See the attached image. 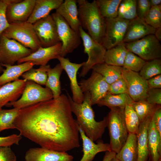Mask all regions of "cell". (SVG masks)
Instances as JSON below:
<instances>
[{
    "label": "cell",
    "mask_w": 161,
    "mask_h": 161,
    "mask_svg": "<svg viewBox=\"0 0 161 161\" xmlns=\"http://www.w3.org/2000/svg\"><path fill=\"white\" fill-rule=\"evenodd\" d=\"M72 112L67 96L61 94L21 109L13 123L20 135L41 147L66 152L80 146Z\"/></svg>",
    "instance_id": "obj_1"
},
{
    "label": "cell",
    "mask_w": 161,
    "mask_h": 161,
    "mask_svg": "<svg viewBox=\"0 0 161 161\" xmlns=\"http://www.w3.org/2000/svg\"><path fill=\"white\" fill-rule=\"evenodd\" d=\"M66 91L72 112L76 116L77 122L85 135L95 142L101 138L107 126V117L103 120L96 121L91 104L90 96L88 92L83 93L84 100L80 104L75 102Z\"/></svg>",
    "instance_id": "obj_2"
},
{
    "label": "cell",
    "mask_w": 161,
    "mask_h": 161,
    "mask_svg": "<svg viewBox=\"0 0 161 161\" xmlns=\"http://www.w3.org/2000/svg\"><path fill=\"white\" fill-rule=\"evenodd\" d=\"M78 18L81 26L96 41L101 44L106 28V21L100 14L95 0L89 2L77 0Z\"/></svg>",
    "instance_id": "obj_3"
},
{
    "label": "cell",
    "mask_w": 161,
    "mask_h": 161,
    "mask_svg": "<svg viewBox=\"0 0 161 161\" xmlns=\"http://www.w3.org/2000/svg\"><path fill=\"white\" fill-rule=\"evenodd\" d=\"M124 108L114 107L106 116L111 151L117 153L125 143L129 134L125 123Z\"/></svg>",
    "instance_id": "obj_4"
},
{
    "label": "cell",
    "mask_w": 161,
    "mask_h": 161,
    "mask_svg": "<svg viewBox=\"0 0 161 161\" xmlns=\"http://www.w3.org/2000/svg\"><path fill=\"white\" fill-rule=\"evenodd\" d=\"M3 32L7 38L17 41L33 52L42 46L37 38L33 24L27 21L10 24Z\"/></svg>",
    "instance_id": "obj_5"
},
{
    "label": "cell",
    "mask_w": 161,
    "mask_h": 161,
    "mask_svg": "<svg viewBox=\"0 0 161 161\" xmlns=\"http://www.w3.org/2000/svg\"><path fill=\"white\" fill-rule=\"evenodd\" d=\"M53 94L48 88L30 80H27L21 97L16 101L7 103L8 107L21 109L35 103L53 98Z\"/></svg>",
    "instance_id": "obj_6"
},
{
    "label": "cell",
    "mask_w": 161,
    "mask_h": 161,
    "mask_svg": "<svg viewBox=\"0 0 161 161\" xmlns=\"http://www.w3.org/2000/svg\"><path fill=\"white\" fill-rule=\"evenodd\" d=\"M79 32L83 42L84 52L87 54L88 56L79 75L80 77H84L93 66L104 63L106 49L101 44L93 39L81 26L79 27Z\"/></svg>",
    "instance_id": "obj_7"
},
{
    "label": "cell",
    "mask_w": 161,
    "mask_h": 161,
    "mask_svg": "<svg viewBox=\"0 0 161 161\" xmlns=\"http://www.w3.org/2000/svg\"><path fill=\"white\" fill-rule=\"evenodd\" d=\"M51 15L55 22L58 35L62 44L60 56L64 57L79 46L81 38L79 32L72 29L58 14L55 12Z\"/></svg>",
    "instance_id": "obj_8"
},
{
    "label": "cell",
    "mask_w": 161,
    "mask_h": 161,
    "mask_svg": "<svg viewBox=\"0 0 161 161\" xmlns=\"http://www.w3.org/2000/svg\"><path fill=\"white\" fill-rule=\"evenodd\" d=\"M125 44L128 51L146 61L161 58V45L154 34Z\"/></svg>",
    "instance_id": "obj_9"
},
{
    "label": "cell",
    "mask_w": 161,
    "mask_h": 161,
    "mask_svg": "<svg viewBox=\"0 0 161 161\" xmlns=\"http://www.w3.org/2000/svg\"><path fill=\"white\" fill-rule=\"evenodd\" d=\"M31 49L15 40L3 35L0 36V62L1 64L13 65L16 62L30 54Z\"/></svg>",
    "instance_id": "obj_10"
},
{
    "label": "cell",
    "mask_w": 161,
    "mask_h": 161,
    "mask_svg": "<svg viewBox=\"0 0 161 161\" xmlns=\"http://www.w3.org/2000/svg\"><path fill=\"white\" fill-rule=\"evenodd\" d=\"M105 19L106 28L101 44L107 50L123 42L130 21L118 17Z\"/></svg>",
    "instance_id": "obj_11"
},
{
    "label": "cell",
    "mask_w": 161,
    "mask_h": 161,
    "mask_svg": "<svg viewBox=\"0 0 161 161\" xmlns=\"http://www.w3.org/2000/svg\"><path fill=\"white\" fill-rule=\"evenodd\" d=\"M32 24L42 47H51L61 42L55 22L51 15L40 19Z\"/></svg>",
    "instance_id": "obj_12"
},
{
    "label": "cell",
    "mask_w": 161,
    "mask_h": 161,
    "mask_svg": "<svg viewBox=\"0 0 161 161\" xmlns=\"http://www.w3.org/2000/svg\"><path fill=\"white\" fill-rule=\"evenodd\" d=\"M122 77L125 81L128 94L134 102L145 99L149 89L147 80L139 74L122 67Z\"/></svg>",
    "instance_id": "obj_13"
},
{
    "label": "cell",
    "mask_w": 161,
    "mask_h": 161,
    "mask_svg": "<svg viewBox=\"0 0 161 161\" xmlns=\"http://www.w3.org/2000/svg\"><path fill=\"white\" fill-rule=\"evenodd\" d=\"M78 84L83 93H89L92 106L96 104L107 93L109 86L100 75L93 70L90 77L81 80Z\"/></svg>",
    "instance_id": "obj_14"
},
{
    "label": "cell",
    "mask_w": 161,
    "mask_h": 161,
    "mask_svg": "<svg viewBox=\"0 0 161 161\" xmlns=\"http://www.w3.org/2000/svg\"><path fill=\"white\" fill-rule=\"evenodd\" d=\"M35 0H13L7 6L6 17L9 24L27 21L33 9Z\"/></svg>",
    "instance_id": "obj_15"
},
{
    "label": "cell",
    "mask_w": 161,
    "mask_h": 161,
    "mask_svg": "<svg viewBox=\"0 0 161 161\" xmlns=\"http://www.w3.org/2000/svg\"><path fill=\"white\" fill-rule=\"evenodd\" d=\"M57 59L69 79L73 100L78 104L82 103L84 100V95L77 82V74L79 69L84 64L85 62L80 64L73 63L71 62L68 58L60 55Z\"/></svg>",
    "instance_id": "obj_16"
},
{
    "label": "cell",
    "mask_w": 161,
    "mask_h": 161,
    "mask_svg": "<svg viewBox=\"0 0 161 161\" xmlns=\"http://www.w3.org/2000/svg\"><path fill=\"white\" fill-rule=\"evenodd\" d=\"M25 161H73V157L66 152L42 147L29 149L26 152Z\"/></svg>",
    "instance_id": "obj_17"
},
{
    "label": "cell",
    "mask_w": 161,
    "mask_h": 161,
    "mask_svg": "<svg viewBox=\"0 0 161 161\" xmlns=\"http://www.w3.org/2000/svg\"><path fill=\"white\" fill-rule=\"evenodd\" d=\"M61 47L62 44L61 42L51 47H41L28 56L19 60L17 63L19 64L32 61L35 63V65H47L50 60L58 58L61 54Z\"/></svg>",
    "instance_id": "obj_18"
},
{
    "label": "cell",
    "mask_w": 161,
    "mask_h": 161,
    "mask_svg": "<svg viewBox=\"0 0 161 161\" xmlns=\"http://www.w3.org/2000/svg\"><path fill=\"white\" fill-rule=\"evenodd\" d=\"M156 29L147 24L138 17L130 21L123 42L127 43L154 34Z\"/></svg>",
    "instance_id": "obj_19"
},
{
    "label": "cell",
    "mask_w": 161,
    "mask_h": 161,
    "mask_svg": "<svg viewBox=\"0 0 161 161\" xmlns=\"http://www.w3.org/2000/svg\"><path fill=\"white\" fill-rule=\"evenodd\" d=\"M27 80L18 79L0 87V107L17 100L23 93Z\"/></svg>",
    "instance_id": "obj_20"
},
{
    "label": "cell",
    "mask_w": 161,
    "mask_h": 161,
    "mask_svg": "<svg viewBox=\"0 0 161 161\" xmlns=\"http://www.w3.org/2000/svg\"><path fill=\"white\" fill-rule=\"evenodd\" d=\"M78 127L82 141L83 153L80 161H92L97 153L111 151L109 144L105 143L102 141H99L95 143L86 136L78 124Z\"/></svg>",
    "instance_id": "obj_21"
},
{
    "label": "cell",
    "mask_w": 161,
    "mask_h": 161,
    "mask_svg": "<svg viewBox=\"0 0 161 161\" xmlns=\"http://www.w3.org/2000/svg\"><path fill=\"white\" fill-rule=\"evenodd\" d=\"M76 0H65L56 9L60 15L75 31L79 32L81 26L78 18V8Z\"/></svg>",
    "instance_id": "obj_22"
},
{
    "label": "cell",
    "mask_w": 161,
    "mask_h": 161,
    "mask_svg": "<svg viewBox=\"0 0 161 161\" xmlns=\"http://www.w3.org/2000/svg\"><path fill=\"white\" fill-rule=\"evenodd\" d=\"M1 65L6 69H3V73L0 76V86L18 79L24 73L32 68L35 64L28 61L15 65Z\"/></svg>",
    "instance_id": "obj_23"
},
{
    "label": "cell",
    "mask_w": 161,
    "mask_h": 161,
    "mask_svg": "<svg viewBox=\"0 0 161 161\" xmlns=\"http://www.w3.org/2000/svg\"><path fill=\"white\" fill-rule=\"evenodd\" d=\"M63 1V0H35L32 13L27 21L34 24L49 15L52 10H56Z\"/></svg>",
    "instance_id": "obj_24"
},
{
    "label": "cell",
    "mask_w": 161,
    "mask_h": 161,
    "mask_svg": "<svg viewBox=\"0 0 161 161\" xmlns=\"http://www.w3.org/2000/svg\"><path fill=\"white\" fill-rule=\"evenodd\" d=\"M152 117L147 118L140 124L137 134V161H147L149 156L148 142V129Z\"/></svg>",
    "instance_id": "obj_25"
},
{
    "label": "cell",
    "mask_w": 161,
    "mask_h": 161,
    "mask_svg": "<svg viewBox=\"0 0 161 161\" xmlns=\"http://www.w3.org/2000/svg\"><path fill=\"white\" fill-rule=\"evenodd\" d=\"M148 142L151 161H161V137L156 128L153 115L148 127Z\"/></svg>",
    "instance_id": "obj_26"
},
{
    "label": "cell",
    "mask_w": 161,
    "mask_h": 161,
    "mask_svg": "<svg viewBox=\"0 0 161 161\" xmlns=\"http://www.w3.org/2000/svg\"><path fill=\"white\" fill-rule=\"evenodd\" d=\"M137 134L129 133L126 141L115 157L120 161H137Z\"/></svg>",
    "instance_id": "obj_27"
},
{
    "label": "cell",
    "mask_w": 161,
    "mask_h": 161,
    "mask_svg": "<svg viewBox=\"0 0 161 161\" xmlns=\"http://www.w3.org/2000/svg\"><path fill=\"white\" fill-rule=\"evenodd\" d=\"M128 51L125 43L123 42L107 49L104 57V62L108 64L123 67Z\"/></svg>",
    "instance_id": "obj_28"
},
{
    "label": "cell",
    "mask_w": 161,
    "mask_h": 161,
    "mask_svg": "<svg viewBox=\"0 0 161 161\" xmlns=\"http://www.w3.org/2000/svg\"><path fill=\"white\" fill-rule=\"evenodd\" d=\"M122 67L108 64L104 62L95 65L92 69L100 75L109 85L122 77Z\"/></svg>",
    "instance_id": "obj_29"
},
{
    "label": "cell",
    "mask_w": 161,
    "mask_h": 161,
    "mask_svg": "<svg viewBox=\"0 0 161 161\" xmlns=\"http://www.w3.org/2000/svg\"><path fill=\"white\" fill-rule=\"evenodd\" d=\"M63 70L60 63H58L53 68H50L47 72V78L45 86L52 91L53 98H57L61 95L60 78Z\"/></svg>",
    "instance_id": "obj_30"
},
{
    "label": "cell",
    "mask_w": 161,
    "mask_h": 161,
    "mask_svg": "<svg viewBox=\"0 0 161 161\" xmlns=\"http://www.w3.org/2000/svg\"><path fill=\"white\" fill-rule=\"evenodd\" d=\"M134 101L127 93L112 95L107 93L96 104L100 106H106L109 108L114 107L124 108Z\"/></svg>",
    "instance_id": "obj_31"
},
{
    "label": "cell",
    "mask_w": 161,
    "mask_h": 161,
    "mask_svg": "<svg viewBox=\"0 0 161 161\" xmlns=\"http://www.w3.org/2000/svg\"><path fill=\"white\" fill-rule=\"evenodd\" d=\"M51 68L49 65L41 66L38 69L32 68L21 75L23 79L33 81L40 85H45L47 72Z\"/></svg>",
    "instance_id": "obj_32"
},
{
    "label": "cell",
    "mask_w": 161,
    "mask_h": 161,
    "mask_svg": "<svg viewBox=\"0 0 161 161\" xmlns=\"http://www.w3.org/2000/svg\"><path fill=\"white\" fill-rule=\"evenodd\" d=\"M100 12L105 19L117 17L122 0H95Z\"/></svg>",
    "instance_id": "obj_33"
},
{
    "label": "cell",
    "mask_w": 161,
    "mask_h": 161,
    "mask_svg": "<svg viewBox=\"0 0 161 161\" xmlns=\"http://www.w3.org/2000/svg\"><path fill=\"white\" fill-rule=\"evenodd\" d=\"M132 103L128 104L125 106L124 109V117L129 133L137 134L140 122L133 107Z\"/></svg>",
    "instance_id": "obj_34"
},
{
    "label": "cell",
    "mask_w": 161,
    "mask_h": 161,
    "mask_svg": "<svg viewBox=\"0 0 161 161\" xmlns=\"http://www.w3.org/2000/svg\"><path fill=\"white\" fill-rule=\"evenodd\" d=\"M137 0H123L120 2L118 10L117 17L131 21L137 17Z\"/></svg>",
    "instance_id": "obj_35"
},
{
    "label": "cell",
    "mask_w": 161,
    "mask_h": 161,
    "mask_svg": "<svg viewBox=\"0 0 161 161\" xmlns=\"http://www.w3.org/2000/svg\"><path fill=\"white\" fill-rule=\"evenodd\" d=\"M158 105L150 104L145 99L134 101L132 104L140 123L147 118L152 117Z\"/></svg>",
    "instance_id": "obj_36"
},
{
    "label": "cell",
    "mask_w": 161,
    "mask_h": 161,
    "mask_svg": "<svg viewBox=\"0 0 161 161\" xmlns=\"http://www.w3.org/2000/svg\"><path fill=\"white\" fill-rule=\"evenodd\" d=\"M20 109L14 108L0 110V132L5 129H16L13 123Z\"/></svg>",
    "instance_id": "obj_37"
},
{
    "label": "cell",
    "mask_w": 161,
    "mask_h": 161,
    "mask_svg": "<svg viewBox=\"0 0 161 161\" xmlns=\"http://www.w3.org/2000/svg\"><path fill=\"white\" fill-rule=\"evenodd\" d=\"M139 72L140 75L146 80L157 75H160L161 59L146 61Z\"/></svg>",
    "instance_id": "obj_38"
},
{
    "label": "cell",
    "mask_w": 161,
    "mask_h": 161,
    "mask_svg": "<svg viewBox=\"0 0 161 161\" xmlns=\"http://www.w3.org/2000/svg\"><path fill=\"white\" fill-rule=\"evenodd\" d=\"M146 61L135 54L128 50L122 67L138 72L140 71Z\"/></svg>",
    "instance_id": "obj_39"
},
{
    "label": "cell",
    "mask_w": 161,
    "mask_h": 161,
    "mask_svg": "<svg viewBox=\"0 0 161 161\" xmlns=\"http://www.w3.org/2000/svg\"><path fill=\"white\" fill-rule=\"evenodd\" d=\"M144 20L156 29L161 27V5L151 7Z\"/></svg>",
    "instance_id": "obj_40"
},
{
    "label": "cell",
    "mask_w": 161,
    "mask_h": 161,
    "mask_svg": "<svg viewBox=\"0 0 161 161\" xmlns=\"http://www.w3.org/2000/svg\"><path fill=\"white\" fill-rule=\"evenodd\" d=\"M112 95L128 94L126 83L122 77L109 85L108 93Z\"/></svg>",
    "instance_id": "obj_41"
},
{
    "label": "cell",
    "mask_w": 161,
    "mask_h": 161,
    "mask_svg": "<svg viewBox=\"0 0 161 161\" xmlns=\"http://www.w3.org/2000/svg\"><path fill=\"white\" fill-rule=\"evenodd\" d=\"M13 0H0V36L9 25L7 20L6 11L8 5Z\"/></svg>",
    "instance_id": "obj_42"
},
{
    "label": "cell",
    "mask_w": 161,
    "mask_h": 161,
    "mask_svg": "<svg viewBox=\"0 0 161 161\" xmlns=\"http://www.w3.org/2000/svg\"><path fill=\"white\" fill-rule=\"evenodd\" d=\"M145 100L152 104L160 105L161 89L149 88Z\"/></svg>",
    "instance_id": "obj_43"
},
{
    "label": "cell",
    "mask_w": 161,
    "mask_h": 161,
    "mask_svg": "<svg viewBox=\"0 0 161 161\" xmlns=\"http://www.w3.org/2000/svg\"><path fill=\"white\" fill-rule=\"evenodd\" d=\"M151 7L149 0H137V17L144 20Z\"/></svg>",
    "instance_id": "obj_44"
},
{
    "label": "cell",
    "mask_w": 161,
    "mask_h": 161,
    "mask_svg": "<svg viewBox=\"0 0 161 161\" xmlns=\"http://www.w3.org/2000/svg\"><path fill=\"white\" fill-rule=\"evenodd\" d=\"M22 137L20 134H12L4 137H0V147H10L13 145H18Z\"/></svg>",
    "instance_id": "obj_45"
},
{
    "label": "cell",
    "mask_w": 161,
    "mask_h": 161,
    "mask_svg": "<svg viewBox=\"0 0 161 161\" xmlns=\"http://www.w3.org/2000/svg\"><path fill=\"white\" fill-rule=\"evenodd\" d=\"M16 155L9 146L0 147V161H16Z\"/></svg>",
    "instance_id": "obj_46"
},
{
    "label": "cell",
    "mask_w": 161,
    "mask_h": 161,
    "mask_svg": "<svg viewBox=\"0 0 161 161\" xmlns=\"http://www.w3.org/2000/svg\"><path fill=\"white\" fill-rule=\"evenodd\" d=\"M157 130L161 137V108L158 105L153 115Z\"/></svg>",
    "instance_id": "obj_47"
},
{
    "label": "cell",
    "mask_w": 161,
    "mask_h": 161,
    "mask_svg": "<svg viewBox=\"0 0 161 161\" xmlns=\"http://www.w3.org/2000/svg\"><path fill=\"white\" fill-rule=\"evenodd\" d=\"M148 86L149 88H161V75L154 76L147 80Z\"/></svg>",
    "instance_id": "obj_48"
},
{
    "label": "cell",
    "mask_w": 161,
    "mask_h": 161,
    "mask_svg": "<svg viewBox=\"0 0 161 161\" xmlns=\"http://www.w3.org/2000/svg\"><path fill=\"white\" fill-rule=\"evenodd\" d=\"M116 154L112 151H106L102 161H110L115 157Z\"/></svg>",
    "instance_id": "obj_49"
},
{
    "label": "cell",
    "mask_w": 161,
    "mask_h": 161,
    "mask_svg": "<svg viewBox=\"0 0 161 161\" xmlns=\"http://www.w3.org/2000/svg\"><path fill=\"white\" fill-rule=\"evenodd\" d=\"M154 35L157 39L160 42L161 40V27L156 29Z\"/></svg>",
    "instance_id": "obj_50"
},
{
    "label": "cell",
    "mask_w": 161,
    "mask_h": 161,
    "mask_svg": "<svg viewBox=\"0 0 161 161\" xmlns=\"http://www.w3.org/2000/svg\"><path fill=\"white\" fill-rule=\"evenodd\" d=\"M151 7L161 5V0H149Z\"/></svg>",
    "instance_id": "obj_51"
},
{
    "label": "cell",
    "mask_w": 161,
    "mask_h": 161,
    "mask_svg": "<svg viewBox=\"0 0 161 161\" xmlns=\"http://www.w3.org/2000/svg\"><path fill=\"white\" fill-rule=\"evenodd\" d=\"M1 63L0 62V73H1L3 70V67H2Z\"/></svg>",
    "instance_id": "obj_52"
},
{
    "label": "cell",
    "mask_w": 161,
    "mask_h": 161,
    "mask_svg": "<svg viewBox=\"0 0 161 161\" xmlns=\"http://www.w3.org/2000/svg\"><path fill=\"white\" fill-rule=\"evenodd\" d=\"M110 161H120L119 160L115 157L113 158Z\"/></svg>",
    "instance_id": "obj_53"
},
{
    "label": "cell",
    "mask_w": 161,
    "mask_h": 161,
    "mask_svg": "<svg viewBox=\"0 0 161 161\" xmlns=\"http://www.w3.org/2000/svg\"><path fill=\"white\" fill-rule=\"evenodd\" d=\"M2 109V107H0V110H1Z\"/></svg>",
    "instance_id": "obj_54"
},
{
    "label": "cell",
    "mask_w": 161,
    "mask_h": 161,
    "mask_svg": "<svg viewBox=\"0 0 161 161\" xmlns=\"http://www.w3.org/2000/svg\"><path fill=\"white\" fill-rule=\"evenodd\" d=\"M147 161H150V160H148Z\"/></svg>",
    "instance_id": "obj_55"
},
{
    "label": "cell",
    "mask_w": 161,
    "mask_h": 161,
    "mask_svg": "<svg viewBox=\"0 0 161 161\" xmlns=\"http://www.w3.org/2000/svg\"><path fill=\"white\" fill-rule=\"evenodd\" d=\"M1 86H0V87H1Z\"/></svg>",
    "instance_id": "obj_56"
}]
</instances>
